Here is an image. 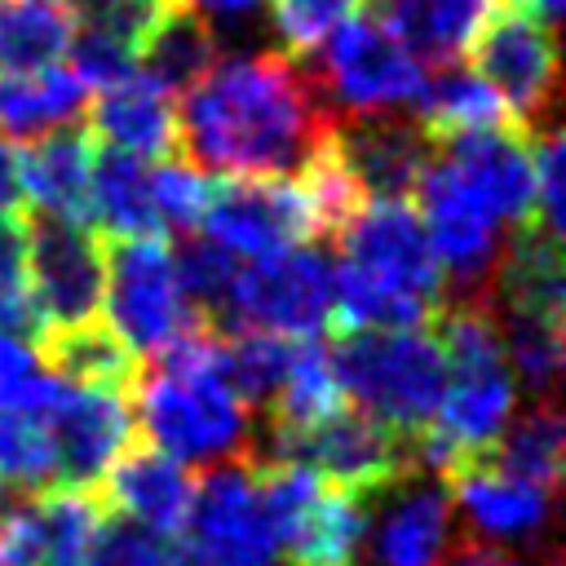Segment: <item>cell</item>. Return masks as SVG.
<instances>
[{
  "label": "cell",
  "mask_w": 566,
  "mask_h": 566,
  "mask_svg": "<svg viewBox=\"0 0 566 566\" xmlns=\"http://www.w3.org/2000/svg\"><path fill=\"white\" fill-rule=\"evenodd\" d=\"M332 128L314 80L279 49L217 57L177 106L186 159L221 177H301Z\"/></svg>",
  "instance_id": "obj_1"
},
{
  "label": "cell",
  "mask_w": 566,
  "mask_h": 566,
  "mask_svg": "<svg viewBox=\"0 0 566 566\" xmlns=\"http://www.w3.org/2000/svg\"><path fill=\"white\" fill-rule=\"evenodd\" d=\"M336 239L345 256L332 261V323L345 332L424 327L447 310L442 270L407 199H367Z\"/></svg>",
  "instance_id": "obj_2"
},
{
  "label": "cell",
  "mask_w": 566,
  "mask_h": 566,
  "mask_svg": "<svg viewBox=\"0 0 566 566\" xmlns=\"http://www.w3.org/2000/svg\"><path fill=\"white\" fill-rule=\"evenodd\" d=\"M133 424H142L146 447L177 460L181 469H217L226 460L252 455L248 407L217 376V332L190 327L168 340L155 358L137 363L133 376Z\"/></svg>",
  "instance_id": "obj_3"
},
{
  "label": "cell",
  "mask_w": 566,
  "mask_h": 566,
  "mask_svg": "<svg viewBox=\"0 0 566 566\" xmlns=\"http://www.w3.org/2000/svg\"><path fill=\"white\" fill-rule=\"evenodd\" d=\"M433 323L447 376L429 429L411 438V464L451 478L491 455L513 420L517 380L509 371L491 305H447Z\"/></svg>",
  "instance_id": "obj_4"
},
{
  "label": "cell",
  "mask_w": 566,
  "mask_h": 566,
  "mask_svg": "<svg viewBox=\"0 0 566 566\" xmlns=\"http://www.w3.org/2000/svg\"><path fill=\"white\" fill-rule=\"evenodd\" d=\"M340 398H354V411L371 416L398 438L429 429L442 398V345L429 327H389V332H340L327 349Z\"/></svg>",
  "instance_id": "obj_5"
},
{
  "label": "cell",
  "mask_w": 566,
  "mask_h": 566,
  "mask_svg": "<svg viewBox=\"0 0 566 566\" xmlns=\"http://www.w3.org/2000/svg\"><path fill=\"white\" fill-rule=\"evenodd\" d=\"M314 71H305L336 124L411 115L424 93V66L389 35L376 13L340 22L318 49Z\"/></svg>",
  "instance_id": "obj_6"
},
{
  "label": "cell",
  "mask_w": 566,
  "mask_h": 566,
  "mask_svg": "<svg viewBox=\"0 0 566 566\" xmlns=\"http://www.w3.org/2000/svg\"><path fill=\"white\" fill-rule=\"evenodd\" d=\"M473 75L500 97L513 128L526 137L553 128L557 106V31L539 13L495 0L491 18L473 35Z\"/></svg>",
  "instance_id": "obj_7"
},
{
  "label": "cell",
  "mask_w": 566,
  "mask_h": 566,
  "mask_svg": "<svg viewBox=\"0 0 566 566\" xmlns=\"http://www.w3.org/2000/svg\"><path fill=\"white\" fill-rule=\"evenodd\" d=\"M102 314L106 327L119 336V345L146 363L168 340H177L190 327H203L177 283L172 248L164 234L150 239H115L106 248V287H102Z\"/></svg>",
  "instance_id": "obj_8"
},
{
  "label": "cell",
  "mask_w": 566,
  "mask_h": 566,
  "mask_svg": "<svg viewBox=\"0 0 566 566\" xmlns=\"http://www.w3.org/2000/svg\"><path fill=\"white\" fill-rule=\"evenodd\" d=\"M332 256L323 248H287L274 256H256L239 265L234 287H230V327H256L274 332L287 340L318 336L332 327Z\"/></svg>",
  "instance_id": "obj_9"
},
{
  "label": "cell",
  "mask_w": 566,
  "mask_h": 566,
  "mask_svg": "<svg viewBox=\"0 0 566 566\" xmlns=\"http://www.w3.org/2000/svg\"><path fill=\"white\" fill-rule=\"evenodd\" d=\"M261 460H287L340 491L367 495L389 478H398L402 469H411V438H398L380 429L371 416L340 407L327 420L296 433L261 429Z\"/></svg>",
  "instance_id": "obj_10"
},
{
  "label": "cell",
  "mask_w": 566,
  "mask_h": 566,
  "mask_svg": "<svg viewBox=\"0 0 566 566\" xmlns=\"http://www.w3.org/2000/svg\"><path fill=\"white\" fill-rule=\"evenodd\" d=\"M181 544L199 566H279V539L261 504L252 455L226 460L195 482Z\"/></svg>",
  "instance_id": "obj_11"
},
{
  "label": "cell",
  "mask_w": 566,
  "mask_h": 566,
  "mask_svg": "<svg viewBox=\"0 0 566 566\" xmlns=\"http://www.w3.org/2000/svg\"><path fill=\"white\" fill-rule=\"evenodd\" d=\"M203 239L230 256H274L310 243L318 230L314 203L296 177H226L203 208Z\"/></svg>",
  "instance_id": "obj_12"
},
{
  "label": "cell",
  "mask_w": 566,
  "mask_h": 566,
  "mask_svg": "<svg viewBox=\"0 0 566 566\" xmlns=\"http://www.w3.org/2000/svg\"><path fill=\"white\" fill-rule=\"evenodd\" d=\"M106 248L84 221H27V292L44 332L84 327L102 318Z\"/></svg>",
  "instance_id": "obj_13"
},
{
  "label": "cell",
  "mask_w": 566,
  "mask_h": 566,
  "mask_svg": "<svg viewBox=\"0 0 566 566\" xmlns=\"http://www.w3.org/2000/svg\"><path fill=\"white\" fill-rule=\"evenodd\" d=\"M451 491L433 469H402L367 491V526L354 566H438L451 544Z\"/></svg>",
  "instance_id": "obj_14"
},
{
  "label": "cell",
  "mask_w": 566,
  "mask_h": 566,
  "mask_svg": "<svg viewBox=\"0 0 566 566\" xmlns=\"http://www.w3.org/2000/svg\"><path fill=\"white\" fill-rule=\"evenodd\" d=\"M57 464V486L97 495L111 464L133 447V411L124 389L66 385L44 420Z\"/></svg>",
  "instance_id": "obj_15"
},
{
  "label": "cell",
  "mask_w": 566,
  "mask_h": 566,
  "mask_svg": "<svg viewBox=\"0 0 566 566\" xmlns=\"http://www.w3.org/2000/svg\"><path fill=\"white\" fill-rule=\"evenodd\" d=\"M451 491V509H460L469 535L495 544V548H522L531 553H548L553 544V522H557V491L531 486L522 478L500 473L495 464L478 460L464 464L460 473L447 478Z\"/></svg>",
  "instance_id": "obj_16"
},
{
  "label": "cell",
  "mask_w": 566,
  "mask_h": 566,
  "mask_svg": "<svg viewBox=\"0 0 566 566\" xmlns=\"http://www.w3.org/2000/svg\"><path fill=\"white\" fill-rule=\"evenodd\" d=\"M438 159L455 172V181L504 226H535V164L531 137L517 128H478L433 142Z\"/></svg>",
  "instance_id": "obj_17"
},
{
  "label": "cell",
  "mask_w": 566,
  "mask_h": 566,
  "mask_svg": "<svg viewBox=\"0 0 566 566\" xmlns=\"http://www.w3.org/2000/svg\"><path fill=\"white\" fill-rule=\"evenodd\" d=\"M102 500L88 491H40L4 504L0 566H84Z\"/></svg>",
  "instance_id": "obj_18"
},
{
  "label": "cell",
  "mask_w": 566,
  "mask_h": 566,
  "mask_svg": "<svg viewBox=\"0 0 566 566\" xmlns=\"http://www.w3.org/2000/svg\"><path fill=\"white\" fill-rule=\"evenodd\" d=\"M332 155L363 199H407L433 159V142L411 115L349 119L332 128Z\"/></svg>",
  "instance_id": "obj_19"
},
{
  "label": "cell",
  "mask_w": 566,
  "mask_h": 566,
  "mask_svg": "<svg viewBox=\"0 0 566 566\" xmlns=\"http://www.w3.org/2000/svg\"><path fill=\"white\" fill-rule=\"evenodd\" d=\"M97 495H102V509L155 535H181L190 500H195V473L159 455L155 447H128L102 478Z\"/></svg>",
  "instance_id": "obj_20"
},
{
  "label": "cell",
  "mask_w": 566,
  "mask_h": 566,
  "mask_svg": "<svg viewBox=\"0 0 566 566\" xmlns=\"http://www.w3.org/2000/svg\"><path fill=\"white\" fill-rule=\"evenodd\" d=\"M88 137H102L106 150H119L128 159H168L172 150H181L172 93H164L142 71H133L128 80L93 97Z\"/></svg>",
  "instance_id": "obj_21"
},
{
  "label": "cell",
  "mask_w": 566,
  "mask_h": 566,
  "mask_svg": "<svg viewBox=\"0 0 566 566\" xmlns=\"http://www.w3.org/2000/svg\"><path fill=\"white\" fill-rule=\"evenodd\" d=\"M93 137L84 128H57L18 150V186L35 217L84 221L88 226V164Z\"/></svg>",
  "instance_id": "obj_22"
},
{
  "label": "cell",
  "mask_w": 566,
  "mask_h": 566,
  "mask_svg": "<svg viewBox=\"0 0 566 566\" xmlns=\"http://www.w3.org/2000/svg\"><path fill=\"white\" fill-rule=\"evenodd\" d=\"M221 57L217 27L190 4V0H164L155 22L146 27L137 44V71L155 80L164 93L195 88Z\"/></svg>",
  "instance_id": "obj_23"
},
{
  "label": "cell",
  "mask_w": 566,
  "mask_h": 566,
  "mask_svg": "<svg viewBox=\"0 0 566 566\" xmlns=\"http://www.w3.org/2000/svg\"><path fill=\"white\" fill-rule=\"evenodd\" d=\"M491 305L517 310V314H544L562 318L566 314V279H562V239L522 226L509 230L495 279H491Z\"/></svg>",
  "instance_id": "obj_24"
},
{
  "label": "cell",
  "mask_w": 566,
  "mask_h": 566,
  "mask_svg": "<svg viewBox=\"0 0 566 566\" xmlns=\"http://www.w3.org/2000/svg\"><path fill=\"white\" fill-rule=\"evenodd\" d=\"M491 9L495 0H380L376 18L420 66H451L469 53Z\"/></svg>",
  "instance_id": "obj_25"
},
{
  "label": "cell",
  "mask_w": 566,
  "mask_h": 566,
  "mask_svg": "<svg viewBox=\"0 0 566 566\" xmlns=\"http://www.w3.org/2000/svg\"><path fill=\"white\" fill-rule=\"evenodd\" d=\"M88 106V88L71 66H49L35 75H9L0 80V137H49L57 128H71Z\"/></svg>",
  "instance_id": "obj_26"
},
{
  "label": "cell",
  "mask_w": 566,
  "mask_h": 566,
  "mask_svg": "<svg viewBox=\"0 0 566 566\" xmlns=\"http://www.w3.org/2000/svg\"><path fill=\"white\" fill-rule=\"evenodd\" d=\"M88 226H97L111 239H150L164 234L150 208V172L142 159H128L119 150H93L88 164Z\"/></svg>",
  "instance_id": "obj_27"
},
{
  "label": "cell",
  "mask_w": 566,
  "mask_h": 566,
  "mask_svg": "<svg viewBox=\"0 0 566 566\" xmlns=\"http://www.w3.org/2000/svg\"><path fill=\"white\" fill-rule=\"evenodd\" d=\"M71 35L66 0H0V80L62 66Z\"/></svg>",
  "instance_id": "obj_28"
},
{
  "label": "cell",
  "mask_w": 566,
  "mask_h": 566,
  "mask_svg": "<svg viewBox=\"0 0 566 566\" xmlns=\"http://www.w3.org/2000/svg\"><path fill=\"white\" fill-rule=\"evenodd\" d=\"M411 119L424 128L429 142H442V137H455V133H478V128H513L500 97L473 71H464L460 62L438 66L433 75H424V93H420Z\"/></svg>",
  "instance_id": "obj_29"
},
{
  "label": "cell",
  "mask_w": 566,
  "mask_h": 566,
  "mask_svg": "<svg viewBox=\"0 0 566 566\" xmlns=\"http://www.w3.org/2000/svg\"><path fill=\"white\" fill-rule=\"evenodd\" d=\"M40 363L66 385L93 389H128L137 376V358L119 345V336L97 318L84 327H62L40 336Z\"/></svg>",
  "instance_id": "obj_30"
},
{
  "label": "cell",
  "mask_w": 566,
  "mask_h": 566,
  "mask_svg": "<svg viewBox=\"0 0 566 566\" xmlns=\"http://www.w3.org/2000/svg\"><path fill=\"white\" fill-rule=\"evenodd\" d=\"M292 345L296 340L274 336V332H256V327L217 332V376L226 380V389L248 411H270L279 389H283Z\"/></svg>",
  "instance_id": "obj_31"
},
{
  "label": "cell",
  "mask_w": 566,
  "mask_h": 566,
  "mask_svg": "<svg viewBox=\"0 0 566 566\" xmlns=\"http://www.w3.org/2000/svg\"><path fill=\"white\" fill-rule=\"evenodd\" d=\"M562 451H566V420L557 402H531L522 416H513L491 447L486 464H495L509 478H522L531 486L557 491L562 478Z\"/></svg>",
  "instance_id": "obj_32"
},
{
  "label": "cell",
  "mask_w": 566,
  "mask_h": 566,
  "mask_svg": "<svg viewBox=\"0 0 566 566\" xmlns=\"http://www.w3.org/2000/svg\"><path fill=\"white\" fill-rule=\"evenodd\" d=\"M332 411H340V389H336V376H332L327 345L318 336H305V340L292 345V363H287L283 389H279L274 407L265 411L261 429L296 433V429H310V424L327 420Z\"/></svg>",
  "instance_id": "obj_33"
},
{
  "label": "cell",
  "mask_w": 566,
  "mask_h": 566,
  "mask_svg": "<svg viewBox=\"0 0 566 566\" xmlns=\"http://www.w3.org/2000/svg\"><path fill=\"white\" fill-rule=\"evenodd\" d=\"M495 327H500V345H504L513 380L526 385L535 402H553L557 398V380H562V358H566L562 318L495 310Z\"/></svg>",
  "instance_id": "obj_34"
},
{
  "label": "cell",
  "mask_w": 566,
  "mask_h": 566,
  "mask_svg": "<svg viewBox=\"0 0 566 566\" xmlns=\"http://www.w3.org/2000/svg\"><path fill=\"white\" fill-rule=\"evenodd\" d=\"M172 265H177V283H181V296H186L190 314L203 327L226 332V323H230V287H234L239 261L226 248H217L212 239L186 234L181 248L172 252Z\"/></svg>",
  "instance_id": "obj_35"
},
{
  "label": "cell",
  "mask_w": 566,
  "mask_h": 566,
  "mask_svg": "<svg viewBox=\"0 0 566 566\" xmlns=\"http://www.w3.org/2000/svg\"><path fill=\"white\" fill-rule=\"evenodd\" d=\"M66 380H57L35 345L0 336V416H22V420H49V411L57 407Z\"/></svg>",
  "instance_id": "obj_36"
},
{
  "label": "cell",
  "mask_w": 566,
  "mask_h": 566,
  "mask_svg": "<svg viewBox=\"0 0 566 566\" xmlns=\"http://www.w3.org/2000/svg\"><path fill=\"white\" fill-rule=\"evenodd\" d=\"M371 0H265L270 31L279 40V53L301 62L310 57L340 22L358 18Z\"/></svg>",
  "instance_id": "obj_37"
},
{
  "label": "cell",
  "mask_w": 566,
  "mask_h": 566,
  "mask_svg": "<svg viewBox=\"0 0 566 566\" xmlns=\"http://www.w3.org/2000/svg\"><path fill=\"white\" fill-rule=\"evenodd\" d=\"M208 195H212V181L203 168H195L190 159L181 155H168L150 168V208H155V221L159 230H172V234H195L199 221H203V208H208Z\"/></svg>",
  "instance_id": "obj_38"
},
{
  "label": "cell",
  "mask_w": 566,
  "mask_h": 566,
  "mask_svg": "<svg viewBox=\"0 0 566 566\" xmlns=\"http://www.w3.org/2000/svg\"><path fill=\"white\" fill-rule=\"evenodd\" d=\"M159 548H164V535L102 509L93 539H88V553H84V566H155Z\"/></svg>",
  "instance_id": "obj_39"
},
{
  "label": "cell",
  "mask_w": 566,
  "mask_h": 566,
  "mask_svg": "<svg viewBox=\"0 0 566 566\" xmlns=\"http://www.w3.org/2000/svg\"><path fill=\"white\" fill-rule=\"evenodd\" d=\"M66 66L80 75V84L93 93H102V88H111V84H119V80H128L133 71H137V49L133 44H124V40H115V35H102V31H80L75 27V35H71V49H66Z\"/></svg>",
  "instance_id": "obj_40"
},
{
  "label": "cell",
  "mask_w": 566,
  "mask_h": 566,
  "mask_svg": "<svg viewBox=\"0 0 566 566\" xmlns=\"http://www.w3.org/2000/svg\"><path fill=\"white\" fill-rule=\"evenodd\" d=\"M66 9L80 31H102L137 49L146 27L164 9V0H66Z\"/></svg>",
  "instance_id": "obj_41"
},
{
  "label": "cell",
  "mask_w": 566,
  "mask_h": 566,
  "mask_svg": "<svg viewBox=\"0 0 566 566\" xmlns=\"http://www.w3.org/2000/svg\"><path fill=\"white\" fill-rule=\"evenodd\" d=\"M531 164H535V226L562 239L566 221V199H562V137L557 128H544L531 137Z\"/></svg>",
  "instance_id": "obj_42"
},
{
  "label": "cell",
  "mask_w": 566,
  "mask_h": 566,
  "mask_svg": "<svg viewBox=\"0 0 566 566\" xmlns=\"http://www.w3.org/2000/svg\"><path fill=\"white\" fill-rule=\"evenodd\" d=\"M438 566H513V557L478 535H464L455 544H447V553L438 557Z\"/></svg>",
  "instance_id": "obj_43"
},
{
  "label": "cell",
  "mask_w": 566,
  "mask_h": 566,
  "mask_svg": "<svg viewBox=\"0 0 566 566\" xmlns=\"http://www.w3.org/2000/svg\"><path fill=\"white\" fill-rule=\"evenodd\" d=\"M212 27L221 22V27H248V22H256L261 13H265V0H190Z\"/></svg>",
  "instance_id": "obj_44"
},
{
  "label": "cell",
  "mask_w": 566,
  "mask_h": 566,
  "mask_svg": "<svg viewBox=\"0 0 566 566\" xmlns=\"http://www.w3.org/2000/svg\"><path fill=\"white\" fill-rule=\"evenodd\" d=\"M22 203V186H18V150L9 137H0V217H9Z\"/></svg>",
  "instance_id": "obj_45"
},
{
  "label": "cell",
  "mask_w": 566,
  "mask_h": 566,
  "mask_svg": "<svg viewBox=\"0 0 566 566\" xmlns=\"http://www.w3.org/2000/svg\"><path fill=\"white\" fill-rule=\"evenodd\" d=\"M513 4H522V9H531V13H539L544 22H553V18L562 13V0H513Z\"/></svg>",
  "instance_id": "obj_46"
},
{
  "label": "cell",
  "mask_w": 566,
  "mask_h": 566,
  "mask_svg": "<svg viewBox=\"0 0 566 566\" xmlns=\"http://www.w3.org/2000/svg\"><path fill=\"white\" fill-rule=\"evenodd\" d=\"M513 566H562V557H557V548H548V553H531V557H513Z\"/></svg>",
  "instance_id": "obj_47"
},
{
  "label": "cell",
  "mask_w": 566,
  "mask_h": 566,
  "mask_svg": "<svg viewBox=\"0 0 566 566\" xmlns=\"http://www.w3.org/2000/svg\"><path fill=\"white\" fill-rule=\"evenodd\" d=\"M0 513H4V486H0Z\"/></svg>",
  "instance_id": "obj_48"
}]
</instances>
